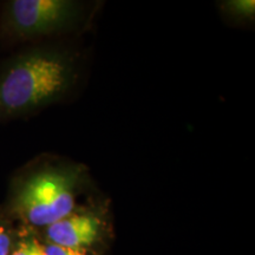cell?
<instances>
[{
    "label": "cell",
    "instance_id": "8",
    "mask_svg": "<svg viewBox=\"0 0 255 255\" xmlns=\"http://www.w3.org/2000/svg\"><path fill=\"white\" fill-rule=\"evenodd\" d=\"M11 251V238L7 231L0 226V255H8Z\"/></svg>",
    "mask_w": 255,
    "mask_h": 255
},
{
    "label": "cell",
    "instance_id": "5",
    "mask_svg": "<svg viewBox=\"0 0 255 255\" xmlns=\"http://www.w3.org/2000/svg\"><path fill=\"white\" fill-rule=\"evenodd\" d=\"M12 255H46L45 247L36 239H27L19 242Z\"/></svg>",
    "mask_w": 255,
    "mask_h": 255
},
{
    "label": "cell",
    "instance_id": "3",
    "mask_svg": "<svg viewBox=\"0 0 255 255\" xmlns=\"http://www.w3.org/2000/svg\"><path fill=\"white\" fill-rule=\"evenodd\" d=\"M79 5L70 0H14L7 5L5 32L19 39H30L64 30L76 21Z\"/></svg>",
    "mask_w": 255,
    "mask_h": 255
},
{
    "label": "cell",
    "instance_id": "7",
    "mask_svg": "<svg viewBox=\"0 0 255 255\" xmlns=\"http://www.w3.org/2000/svg\"><path fill=\"white\" fill-rule=\"evenodd\" d=\"M45 253L46 255H87L83 251L60 247L53 244H51L49 246L45 247Z\"/></svg>",
    "mask_w": 255,
    "mask_h": 255
},
{
    "label": "cell",
    "instance_id": "6",
    "mask_svg": "<svg viewBox=\"0 0 255 255\" xmlns=\"http://www.w3.org/2000/svg\"><path fill=\"white\" fill-rule=\"evenodd\" d=\"M227 7L232 14L251 18L254 15L255 2L253 0H237V1H229Z\"/></svg>",
    "mask_w": 255,
    "mask_h": 255
},
{
    "label": "cell",
    "instance_id": "1",
    "mask_svg": "<svg viewBox=\"0 0 255 255\" xmlns=\"http://www.w3.org/2000/svg\"><path fill=\"white\" fill-rule=\"evenodd\" d=\"M75 69L58 51L21 53L0 71V120L20 116L52 103L68 91Z\"/></svg>",
    "mask_w": 255,
    "mask_h": 255
},
{
    "label": "cell",
    "instance_id": "4",
    "mask_svg": "<svg viewBox=\"0 0 255 255\" xmlns=\"http://www.w3.org/2000/svg\"><path fill=\"white\" fill-rule=\"evenodd\" d=\"M100 232L101 220L92 214H70L46 228L47 238L53 245L78 251L95 244Z\"/></svg>",
    "mask_w": 255,
    "mask_h": 255
},
{
    "label": "cell",
    "instance_id": "2",
    "mask_svg": "<svg viewBox=\"0 0 255 255\" xmlns=\"http://www.w3.org/2000/svg\"><path fill=\"white\" fill-rule=\"evenodd\" d=\"M79 169L47 168L28 175L18 184L12 206L33 226H50L71 214Z\"/></svg>",
    "mask_w": 255,
    "mask_h": 255
}]
</instances>
